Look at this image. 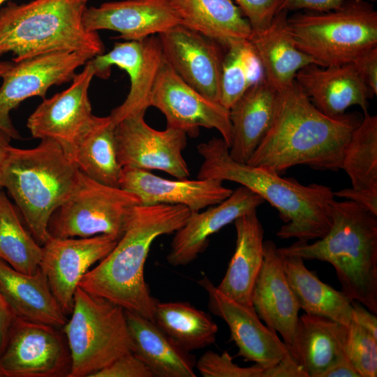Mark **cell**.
I'll return each instance as SVG.
<instances>
[{"mask_svg":"<svg viewBox=\"0 0 377 377\" xmlns=\"http://www.w3.org/2000/svg\"><path fill=\"white\" fill-rule=\"evenodd\" d=\"M95 76L108 78L111 67L125 71L130 78V90L125 101L112 110L110 116L116 125L131 115L145 114L156 77L164 61L158 36L140 40L115 43L108 53L91 59Z\"/></svg>","mask_w":377,"mask_h":377,"instance_id":"15","label":"cell"},{"mask_svg":"<svg viewBox=\"0 0 377 377\" xmlns=\"http://www.w3.org/2000/svg\"><path fill=\"white\" fill-rule=\"evenodd\" d=\"M351 320L357 323L364 329L377 338V318L376 314L369 311L357 301H352Z\"/></svg>","mask_w":377,"mask_h":377,"instance_id":"45","label":"cell"},{"mask_svg":"<svg viewBox=\"0 0 377 377\" xmlns=\"http://www.w3.org/2000/svg\"><path fill=\"white\" fill-rule=\"evenodd\" d=\"M139 205L140 201L133 193L82 174L77 191L52 216L49 232L61 238L107 235L119 240L134 207Z\"/></svg>","mask_w":377,"mask_h":377,"instance_id":"9","label":"cell"},{"mask_svg":"<svg viewBox=\"0 0 377 377\" xmlns=\"http://www.w3.org/2000/svg\"><path fill=\"white\" fill-rule=\"evenodd\" d=\"M345 349L361 377L377 376V338L353 320L348 326Z\"/></svg>","mask_w":377,"mask_h":377,"instance_id":"37","label":"cell"},{"mask_svg":"<svg viewBox=\"0 0 377 377\" xmlns=\"http://www.w3.org/2000/svg\"><path fill=\"white\" fill-rule=\"evenodd\" d=\"M94 56L79 52H57L13 62L3 75L0 87V130L12 139H20L10 114L22 101L33 96L45 98L53 85L72 81L76 70Z\"/></svg>","mask_w":377,"mask_h":377,"instance_id":"12","label":"cell"},{"mask_svg":"<svg viewBox=\"0 0 377 377\" xmlns=\"http://www.w3.org/2000/svg\"><path fill=\"white\" fill-rule=\"evenodd\" d=\"M149 105L164 114L167 127L193 138L198 135L200 127L214 128L230 147L229 110L187 84L165 59L151 91Z\"/></svg>","mask_w":377,"mask_h":377,"instance_id":"11","label":"cell"},{"mask_svg":"<svg viewBox=\"0 0 377 377\" xmlns=\"http://www.w3.org/2000/svg\"><path fill=\"white\" fill-rule=\"evenodd\" d=\"M115 124L110 116L94 119L68 157L80 171L101 184L119 188L122 172L117 155Z\"/></svg>","mask_w":377,"mask_h":377,"instance_id":"33","label":"cell"},{"mask_svg":"<svg viewBox=\"0 0 377 377\" xmlns=\"http://www.w3.org/2000/svg\"><path fill=\"white\" fill-rule=\"evenodd\" d=\"M119 188L135 195L141 205H179L191 212L219 204L232 192L219 179L170 180L131 167L122 168Z\"/></svg>","mask_w":377,"mask_h":377,"instance_id":"21","label":"cell"},{"mask_svg":"<svg viewBox=\"0 0 377 377\" xmlns=\"http://www.w3.org/2000/svg\"><path fill=\"white\" fill-rule=\"evenodd\" d=\"M198 283L207 293L209 311L228 325L238 356L267 369L290 351L277 332L263 324L255 311L223 295L207 276Z\"/></svg>","mask_w":377,"mask_h":377,"instance_id":"18","label":"cell"},{"mask_svg":"<svg viewBox=\"0 0 377 377\" xmlns=\"http://www.w3.org/2000/svg\"><path fill=\"white\" fill-rule=\"evenodd\" d=\"M263 377H306V374L290 350L279 362L264 369Z\"/></svg>","mask_w":377,"mask_h":377,"instance_id":"43","label":"cell"},{"mask_svg":"<svg viewBox=\"0 0 377 377\" xmlns=\"http://www.w3.org/2000/svg\"><path fill=\"white\" fill-rule=\"evenodd\" d=\"M83 24L89 31L110 30L126 40H140L181 24L168 0H121L87 7Z\"/></svg>","mask_w":377,"mask_h":377,"instance_id":"20","label":"cell"},{"mask_svg":"<svg viewBox=\"0 0 377 377\" xmlns=\"http://www.w3.org/2000/svg\"><path fill=\"white\" fill-rule=\"evenodd\" d=\"M42 246L23 226L18 213L0 189V259L15 269L33 274L39 268Z\"/></svg>","mask_w":377,"mask_h":377,"instance_id":"35","label":"cell"},{"mask_svg":"<svg viewBox=\"0 0 377 377\" xmlns=\"http://www.w3.org/2000/svg\"><path fill=\"white\" fill-rule=\"evenodd\" d=\"M190 214L179 205L135 206L115 246L82 276L78 286L153 321L158 301L144 276L150 247L158 237L179 229Z\"/></svg>","mask_w":377,"mask_h":377,"instance_id":"2","label":"cell"},{"mask_svg":"<svg viewBox=\"0 0 377 377\" xmlns=\"http://www.w3.org/2000/svg\"><path fill=\"white\" fill-rule=\"evenodd\" d=\"M118 239L107 235L89 237H51L42 246L39 267L64 313L71 314L74 294L91 266L103 259Z\"/></svg>","mask_w":377,"mask_h":377,"instance_id":"16","label":"cell"},{"mask_svg":"<svg viewBox=\"0 0 377 377\" xmlns=\"http://www.w3.org/2000/svg\"><path fill=\"white\" fill-rule=\"evenodd\" d=\"M6 1L7 0H0V9L1 8L3 3Z\"/></svg>","mask_w":377,"mask_h":377,"instance_id":"50","label":"cell"},{"mask_svg":"<svg viewBox=\"0 0 377 377\" xmlns=\"http://www.w3.org/2000/svg\"><path fill=\"white\" fill-rule=\"evenodd\" d=\"M348 0H281L279 11L306 10L313 12H326L340 7Z\"/></svg>","mask_w":377,"mask_h":377,"instance_id":"42","label":"cell"},{"mask_svg":"<svg viewBox=\"0 0 377 377\" xmlns=\"http://www.w3.org/2000/svg\"><path fill=\"white\" fill-rule=\"evenodd\" d=\"M94 76L95 69L91 59L82 71L75 74L68 88L45 98L27 119L32 137L56 141L68 156L95 117L88 96Z\"/></svg>","mask_w":377,"mask_h":377,"instance_id":"14","label":"cell"},{"mask_svg":"<svg viewBox=\"0 0 377 377\" xmlns=\"http://www.w3.org/2000/svg\"><path fill=\"white\" fill-rule=\"evenodd\" d=\"M11 139L8 134L0 130V189L2 188L3 167L10 147V142Z\"/></svg>","mask_w":377,"mask_h":377,"instance_id":"47","label":"cell"},{"mask_svg":"<svg viewBox=\"0 0 377 377\" xmlns=\"http://www.w3.org/2000/svg\"><path fill=\"white\" fill-rule=\"evenodd\" d=\"M295 80L312 103L330 117L342 115L353 105L366 113L373 96L352 63L327 67L309 64L297 72Z\"/></svg>","mask_w":377,"mask_h":377,"instance_id":"23","label":"cell"},{"mask_svg":"<svg viewBox=\"0 0 377 377\" xmlns=\"http://www.w3.org/2000/svg\"><path fill=\"white\" fill-rule=\"evenodd\" d=\"M82 173L54 140H41L31 149L10 145L3 167L2 188L19 208L40 244L51 237L50 221L78 188Z\"/></svg>","mask_w":377,"mask_h":377,"instance_id":"5","label":"cell"},{"mask_svg":"<svg viewBox=\"0 0 377 377\" xmlns=\"http://www.w3.org/2000/svg\"><path fill=\"white\" fill-rule=\"evenodd\" d=\"M153 321L187 352L214 343L218 332L209 314L184 302H158Z\"/></svg>","mask_w":377,"mask_h":377,"instance_id":"34","label":"cell"},{"mask_svg":"<svg viewBox=\"0 0 377 377\" xmlns=\"http://www.w3.org/2000/svg\"><path fill=\"white\" fill-rule=\"evenodd\" d=\"M287 27L297 47L321 67L350 64L377 47V11L364 0L295 14L288 17Z\"/></svg>","mask_w":377,"mask_h":377,"instance_id":"7","label":"cell"},{"mask_svg":"<svg viewBox=\"0 0 377 377\" xmlns=\"http://www.w3.org/2000/svg\"><path fill=\"white\" fill-rule=\"evenodd\" d=\"M263 77L249 40L230 46L226 50L222 65L220 103L229 110L251 85Z\"/></svg>","mask_w":377,"mask_h":377,"instance_id":"36","label":"cell"},{"mask_svg":"<svg viewBox=\"0 0 377 377\" xmlns=\"http://www.w3.org/2000/svg\"><path fill=\"white\" fill-rule=\"evenodd\" d=\"M249 22L252 31L267 27L279 12L281 0H232Z\"/></svg>","mask_w":377,"mask_h":377,"instance_id":"39","label":"cell"},{"mask_svg":"<svg viewBox=\"0 0 377 377\" xmlns=\"http://www.w3.org/2000/svg\"><path fill=\"white\" fill-rule=\"evenodd\" d=\"M91 377H153V375L131 351L119 357Z\"/></svg>","mask_w":377,"mask_h":377,"instance_id":"40","label":"cell"},{"mask_svg":"<svg viewBox=\"0 0 377 377\" xmlns=\"http://www.w3.org/2000/svg\"><path fill=\"white\" fill-rule=\"evenodd\" d=\"M132 352L153 376L195 377V357L179 346L152 320L125 311Z\"/></svg>","mask_w":377,"mask_h":377,"instance_id":"29","label":"cell"},{"mask_svg":"<svg viewBox=\"0 0 377 377\" xmlns=\"http://www.w3.org/2000/svg\"><path fill=\"white\" fill-rule=\"evenodd\" d=\"M16 318L0 288V355L6 347L10 330Z\"/></svg>","mask_w":377,"mask_h":377,"instance_id":"44","label":"cell"},{"mask_svg":"<svg viewBox=\"0 0 377 377\" xmlns=\"http://www.w3.org/2000/svg\"><path fill=\"white\" fill-rule=\"evenodd\" d=\"M203 377H263L264 369L255 364L249 367H239L227 352L219 354L207 351L195 363Z\"/></svg>","mask_w":377,"mask_h":377,"instance_id":"38","label":"cell"},{"mask_svg":"<svg viewBox=\"0 0 377 377\" xmlns=\"http://www.w3.org/2000/svg\"><path fill=\"white\" fill-rule=\"evenodd\" d=\"M368 1H376V0H368Z\"/></svg>","mask_w":377,"mask_h":377,"instance_id":"51","label":"cell"},{"mask_svg":"<svg viewBox=\"0 0 377 377\" xmlns=\"http://www.w3.org/2000/svg\"><path fill=\"white\" fill-rule=\"evenodd\" d=\"M13 65V61H0V77Z\"/></svg>","mask_w":377,"mask_h":377,"instance_id":"48","label":"cell"},{"mask_svg":"<svg viewBox=\"0 0 377 377\" xmlns=\"http://www.w3.org/2000/svg\"><path fill=\"white\" fill-rule=\"evenodd\" d=\"M0 377H5V375L1 368V366H0Z\"/></svg>","mask_w":377,"mask_h":377,"instance_id":"49","label":"cell"},{"mask_svg":"<svg viewBox=\"0 0 377 377\" xmlns=\"http://www.w3.org/2000/svg\"><path fill=\"white\" fill-rule=\"evenodd\" d=\"M58 328L17 317L0 355L5 377H68L71 353Z\"/></svg>","mask_w":377,"mask_h":377,"instance_id":"10","label":"cell"},{"mask_svg":"<svg viewBox=\"0 0 377 377\" xmlns=\"http://www.w3.org/2000/svg\"><path fill=\"white\" fill-rule=\"evenodd\" d=\"M288 13L286 10L279 11L267 27L253 32L249 40L263 77L277 91L292 84L302 68L315 64L297 47L288 31Z\"/></svg>","mask_w":377,"mask_h":377,"instance_id":"26","label":"cell"},{"mask_svg":"<svg viewBox=\"0 0 377 377\" xmlns=\"http://www.w3.org/2000/svg\"><path fill=\"white\" fill-rule=\"evenodd\" d=\"M321 377H361L347 355L339 360Z\"/></svg>","mask_w":377,"mask_h":377,"instance_id":"46","label":"cell"},{"mask_svg":"<svg viewBox=\"0 0 377 377\" xmlns=\"http://www.w3.org/2000/svg\"><path fill=\"white\" fill-rule=\"evenodd\" d=\"M280 254L286 276L300 309L306 313L326 317L348 325L351 321L353 300L342 290L320 281L314 272L307 269L302 258Z\"/></svg>","mask_w":377,"mask_h":377,"instance_id":"32","label":"cell"},{"mask_svg":"<svg viewBox=\"0 0 377 377\" xmlns=\"http://www.w3.org/2000/svg\"><path fill=\"white\" fill-rule=\"evenodd\" d=\"M355 71L372 96L377 94V47L357 57L353 62Z\"/></svg>","mask_w":377,"mask_h":377,"instance_id":"41","label":"cell"},{"mask_svg":"<svg viewBox=\"0 0 377 377\" xmlns=\"http://www.w3.org/2000/svg\"><path fill=\"white\" fill-rule=\"evenodd\" d=\"M236 246L226 272L217 289L223 295L255 311L252 293L264 260V229L257 209L234 221Z\"/></svg>","mask_w":377,"mask_h":377,"instance_id":"25","label":"cell"},{"mask_svg":"<svg viewBox=\"0 0 377 377\" xmlns=\"http://www.w3.org/2000/svg\"><path fill=\"white\" fill-rule=\"evenodd\" d=\"M263 263L252 293L258 318L279 332L291 350L295 344L300 306L286 276L276 244L264 241Z\"/></svg>","mask_w":377,"mask_h":377,"instance_id":"19","label":"cell"},{"mask_svg":"<svg viewBox=\"0 0 377 377\" xmlns=\"http://www.w3.org/2000/svg\"><path fill=\"white\" fill-rule=\"evenodd\" d=\"M89 0H32L9 3L0 9V57L12 53L13 62L57 52L94 57L105 52L98 32L83 24Z\"/></svg>","mask_w":377,"mask_h":377,"instance_id":"6","label":"cell"},{"mask_svg":"<svg viewBox=\"0 0 377 377\" xmlns=\"http://www.w3.org/2000/svg\"><path fill=\"white\" fill-rule=\"evenodd\" d=\"M329 231L313 243L278 248L283 255L331 264L341 290L377 313V215L350 200H333Z\"/></svg>","mask_w":377,"mask_h":377,"instance_id":"4","label":"cell"},{"mask_svg":"<svg viewBox=\"0 0 377 377\" xmlns=\"http://www.w3.org/2000/svg\"><path fill=\"white\" fill-rule=\"evenodd\" d=\"M71 316L62 327L71 353L68 377H91L132 351L125 310L79 286Z\"/></svg>","mask_w":377,"mask_h":377,"instance_id":"8","label":"cell"},{"mask_svg":"<svg viewBox=\"0 0 377 377\" xmlns=\"http://www.w3.org/2000/svg\"><path fill=\"white\" fill-rule=\"evenodd\" d=\"M181 24L221 44L226 50L252 36L249 22L232 0H168Z\"/></svg>","mask_w":377,"mask_h":377,"instance_id":"30","label":"cell"},{"mask_svg":"<svg viewBox=\"0 0 377 377\" xmlns=\"http://www.w3.org/2000/svg\"><path fill=\"white\" fill-rule=\"evenodd\" d=\"M348 326L320 316L305 313L299 316L295 344L290 352L306 377H321L346 355Z\"/></svg>","mask_w":377,"mask_h":377,"instance_id":"31","label":"cell"},{"mask_svg":"<svg viewBox=\"0 0 377 377\" xmlns=\"http://www.w3.org/2000/svg\"><path fill=\"white\" fill-rule=\"evenodd\" d=\"M351 188L334 196L354 201L377 215V116L364 113L346 145L341 168Z\"/></svg>","mask_w":377,"mask_h":377,"instance_id":"27","label":"cell"},{"mask_svg":"<svg viewBox=\"0 0 377 377\" xmlns=\"http://www.w3.org/2000/svg\"><path fill=\"white\" fill-rule=\"evenodd\" d=\"M362 119L357 113L337 117L323 114L295 80L278 91L272 126L246 163L279 175L298 165L337 171Z\"/></svg>","mask_w":377,"mask_h":377,"instance_id":"1","label":"cell"},{"mask_svg":"<svg viewBox=\"0 0 377 377\" xmlns=\"http://www.w3.org/2000/svg\"><path fill=\"white\" fill-rule=\"evenodd\" d=\"M165 61L187 84L220 103V83L226 49L182 24L157 35Z\"/></svg>","mask_w":377,"mask_h":377,"instance_id":"17","label":"cell"},{"mask_svg":"<svg viewBox=\"0 0 377 377\" xmlns=\"http://www.w3.org/2000/svg\"><path fill=\"white\" fill-rule=\"evenodd\" d=\"M278 91L263 77L229 109L232 128L230 157L246 163L269 130Z\"/></svg>","mask_w":377,"mask_h":377,"instance_id":"24","label":"cell"},{"mask_svg":"<svg viewBox=\"0 0 377 377\" xmlns=\"http://www.w3.org/2000/svg\"><path fill=\"white\" fill-rule=\"evenodd\" d=\"M145 114L128 116L115 125L117 159L120 165L142 170H158L177 179L190 176L182 151L186 134L168 128H152L145 121Z\"/></svg>","mask_w":377,"mask_h":377,"instance_id":"13","label":"cell"},{"mask_svg":"<svg viewBox=\"0 0 377 377\" xmlns=\"http://www.w3.org/2000/svg\"><path fill=\"white\" fill-rule=\"evenodd\" d=\"M0 288L17 317L57 327L68 320L40 267L24 274L0 259Z\"/></svg>","mask_w":377,"mask_h":377,"instance_id":"28","label":"cell"},{"mask_svg":"<svg viewBox=\"0 0 377 377\" xmlns=\"http://www.w3.org/2000/svg\"><path fill=\"white\" fill-rule=\"evenodd\" d=\"M258 194L240 186L229 197L203 212H191L176 232L166 257L172 266L186 265L203 252L209 237L240 216L257 209L264 202Z\"/></svg>","mask_w":377,"mask_h":377,"instance_id":"22","label":"cell"},{"mask_svg":"<svg viewBox=\"0 0 377 377\" xmlns=\"http://www.w3.org/2000/svg\"><path fill=\"white\" fill-rule=\"evenodd\" d=\"M202 163L198 179L230 181L245 186L267 201L285 223L277 232L281 239L309 242L323 237L330 230V206L334 194L329 186L303 185L269 169L233 160L221 138H212L197 147Z\"/></svg>","mask_w":377,"mask_h":377,"instance_id":"3","label":"cell"}]
</instances>
